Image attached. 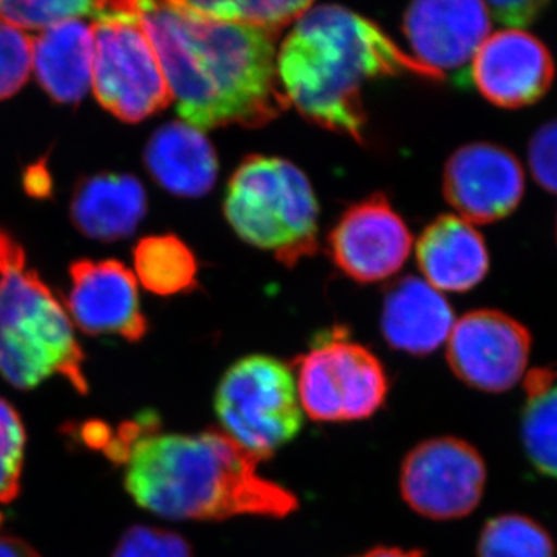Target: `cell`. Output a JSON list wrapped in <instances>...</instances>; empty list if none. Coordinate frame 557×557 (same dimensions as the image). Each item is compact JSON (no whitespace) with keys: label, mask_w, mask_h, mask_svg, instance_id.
Listing matches in <instances>:
<instances>
[{"label":"cell","mask_w":557,"mask_h":557,"mask_svg":"<svg viewBox=\"0 0 557 557\" xmlns=\"http://www.w3.org/2000/svg\"><path fill=\"white\" fill-rule=\"evenodd\" d=\"M357 557H424L423 553L418 549H403V548H375L364 553V555Z\"/></svg>","instance_id":"1f68e13d"},{"label":"cell","mask_w":557,"mask_h":557,"mask_svg":"<svg viewBox=\"0 0 557 557\" xmlns=\"http://www.w3.org/2000/svg\"><path fill=\"white\" fill-rule=\"evenodd\" d=\"M135 271L149 292L172 296L197 285V260L178 237L152 236L139 240L134 249Z\"/></svg>","instance_id":"44dd1931"},{"label":"cell","mask_w":557,"mask_h":557,"mask_svg":"<svg viewBox=\"0 0 557 557\" xmlns=\"http://www.w3.org/2000/svg\"><path fill=\"white\" fill-rule=\"evenodd\" d=\"M67 309L81 332L137 343L148 332L135 274L119 260L83 259L70 265Z\"/></svg>","instance_id":"4fadbf2b"},{"label":"cell","mask_w":557,"mask_h":557,"mask_svg":"<svg viewBox=\"0 0 557 557\" xmlns=\"http://www.w3.org/2000/svg\"><path fill=\"white\" fill-rule=\"evenodd\" d=\"M33 69V39L0 21V101L13 97L27 83Z\"/></svg>","instance_id":"4316f807"},{"label":"cell","mask_w":557,"mask_h":557,"mask_svg":"<svg viewBox=\"0 0 557 557\" xmlns=\"http://www.w3.org/2000/svg\"><path fill=\"white\" fill-rule=\"evenodd\" d=\"M223 209L242 240L273 252L284 265L317 252V196L292 161L247 157L230 180Z\"/></svg>","instance_id":"5b68a950"},{"label":"cell","mask_w":557,"mask_h":557,"mask_svg":"<svg viewBox=\"0 0 557 557\" xmlns=\"http://www.w3.org/2000/svg\"><path fill=\"white\" fill-rule=\"evenodd\" d=\"M282 94L300 115L324 129L362 141V87L376 78L443 75L405 53L379 25L339 5H311L278 50Z\"/></svg>","instance_id":"3957f363"},{"label":"cell","mask_w":557,"mask_h":557,"mask_svg":"<svg viewBox=\"0 0 557 557\" xmlns=\"http://www.w3.org/2000/svg\"><path fill=\"white\" fill-rule=\"evenodd\" d=\"M485 482V461L474 446L456 437H438L410 450L399 486L406 504L418 515L453 520L478 508Z\"/></svg>","instance_id":"9c48e42d"},{"label":"cell","mask_w":557,"mask_h":557,"mask_svg":"<svg viewBox=\"0 0 557 557\" xmlns=\"http://www.w3.org/2000/svg\"><path fill=\"white\" fill-rule=\"evenodd\" d=\"M333 262L359 284L384 281L405 265L412 234L383 194L344 212L329 236Z\"/></svg>","instance_id":"8fae6325"},{"label":"cell","mask_w":557,"mask_h":557,"mask_svg":"<svg viewBox=\"0 0 557 557\" xmlns=\"http://www.w3.org/2000/svg\"><path fill=\"white\" fill-rule=\"evenodd\" d=\"M522 417L523 445L534 467L557 479V383L555 375L534 370L527 381Z\"/></svg>","instance_id":"7402d4cb"},{"label":"cell","mask_w":557,"mask_h":557,"mask_svg":"<svg viewBox=\"0 0 557 557\" xmlns=\"http://www.w3.org/2000/svg\"><path fill=\"white\" fill-rule=\"evenodd\" d=\"M479 557H555L547 531L518 515L491 519L479 541Z\"/></svg>","instance_id":"cb8c5ba5"},{"label":"cell","mask_w":557,"mask_h":557,"mask_svg":"<svg viewBox=\"0 0 557 557\" xmlns=\"http://www.w3.org/2000/svg\"><path fill=\"white\" fill-rule=\"evenodd\" d=\"M84 359L67 310L28 269L20 242L0 228V375L21 391L58 375L86 395Z\"/></svg>","instance_id":"277c9868"},{"label":"cell","mask_w":557,"mask_h":557,"mask_svg":"<svg viewBox=\"0 0 557 557\" xmlns=\"http://www.w3.org/2000/svg\"><path fill=\"white\" fill-rule=\"evenodd\" d=\"M91 33V87L102 108L121 121L139 123L171 104V90L139 20L138 2H109Z\"/></svg>","instance_id":"8992f818"},{"label":"cell","mask_w":557,"mask_h":557,"mask_svg":"<svg viewBox=\"0 0 557 557\" xmlns=\"http://www.w3.org/2000/svg\"><path fill=\"white\" fill-rule=\"evenodd\" d=\"M145 163L160 186L188 199L207 196L219 175L214 146L203 132L178 121L164 124L150 137Z\"/></svg>","instance_id":"ac0fdd59"},{"label":"cell","mask_w":557,"mask_h":557,"mask_svg":"<svg viewBox=\"0 0 557 557\" xmlns=\"http://www.w3.org/2000/svg\"><path fill=\"white\" fill-rule=\"evenodd\" d=\"M531 172L542 188L557 194V120L539 127L528 146Z\"/></svg>","instance_id":"f1b7e54d"},{"label":"cell","mask_w":557,"mask_h":557,"mask_svg":"<svg viewBox=\"0 0 557 557\" xmlns=\"http://www.w3.org/2000/svg\"><path fill=\"white\" fill-rule=\"evenodd\" d=\"M215 412L222 431L259 461L292 442L304 421L292 369L265 355L226 370L215 392Z\"/></svg>","instance_id":"52a82bcc"},{"label":"cell","mask_w":557,"mask_h":557,"mask_svg":"<svg viewBox=\"0 0 557 557\" xmlns=\"http://www.w3.org/2000/svg\"><path fill=\"white\" fill-rule=\"evenodd\" d=\"M0 557H40L32 545L14 536H0Z\"/></svg>","instance_id":"4dcf8cb0"},{"label":"cell","mask_w":557,"mask_h":557,"mask_svg":"<svg viewBox=\"0 0 557 557\" xmlns=\"http://www.w3.org/2000/svg\"><path fill=\"white\" fill-rule=\"evenodd\" d=\"M525 174L509 150L491 143H472L450 156L443 175V194L468 223L508 218L522 201Z\"/></svg>","instance_id":"7c38bea8"},{"label":"cell","mask_w":557,"mask_h":557,"mask_svg":"<svg viewBox=\"0 0 557 557\" xmlns=\"http://www.w3.org/2000/svg\"><path fill=\"white\" fill-rule=\"evenodd\" d=\"M417 262L426 282L443 292H468L485 278L490 255L482 234L458 215H440L417 242Z\"/></svg>","instance_id":"e0dca14e"},{"label":"cell","mask_w":557,"mask_h":557,"mask_svg":"<svg viewBox=\"0 0 557 557\" xmlns=\"http://www.w3.org/2000/svg\"><path fill=\"white\" fill-rule=\"evenodd\" d=\"M491 20L485 3L428 0L408 7L403 32L416 60L443 75L474 60L490 36Z\"/></svg>","instance_id":"9a60e30c"},{"label":"cell","mask_w":557,"mask_h":557,"mask_svg":"<svg viewBox=\"0 0 557 557\" xmlns=\"http://www.w3.org/2000/svg\"><path fill=\"white\" fill-rule=\"evenodd\" d=\"M101 448L126 468L135 504L171 520H226L237 516L287 518L298 498L263 478L259 460L218 429L197 434L159 431L152 412L121 424Z\"/></svg>","instance_id":"6da1fadb"},{"label":"cell","mask_w":557,"mask_h":557,"mask_svg":"<svg viewBox=\"0 0 557 557\" xmlns=\"http://www.w3.org/2000/svg\"><path fill=\"white\" fill-rule=\"evenodd\" d=\"M530 350V332L497 310L465 314L448 338V361L458 379L493 394L509 391L522 380Z\"/></svg>","instance_id":"30bf717a"},{"label":"cell","mask_w":557,"mask_h":557,"mask_svg":"<svg viewBox=\"0 0 557 557\" xmlns=\"http://www.w3.org/2000/svg\"><path fill=\"white\" fill-rule=\"evenodd\" d=\"M138 9L183 123L201 132L258 127L288 108L270 33L203 20L178 2Z\"/></svg>","instance_id":"7a4b0ae2"},{"label":"cell","mask_w":557,"mask_h":557,"mask_svg":"<svg viewBox=\"0 0 557 557\" xmlns=\"http://www.w3.org/2000/svg\"><path fill=\"white\" fill-rule=\"evenodd\" d=\"M112 557H193L189 542L174 531L134 525L121 536Z\"/></svg>","instance_id":"83f0119b"},{"label":"cell","mask_w":557,"mask_h":557,"mask_svg":"<svg viewBox=\"0 0 557 557\" xmlns=\"http://www.w3.org/2000/svg\"><path fill=\"white\" fill-rule=\"evenodd\" d=\"M296 364L300 408L313 421L366 420L386 401L388 380L380 359L336 332Z\"/></svg>","instance_id":"ba28073f"},{"label":"cell","mask_w":557,"mask_h":557,"mask_svg":"<svg viewBox=\"0 0 557 557\" xmlns=\"http://www.w3.org/2000/svg\"><path fill=\"white\" fill-rule=\"evenodd\" d=\"M490 17L500 24L509 25L512 30H520L533 24L541 16L542 10L547 7L545 2L536 0H520V2H487L485 3Z\"/></svg>","instance_id":"f546056e"},{"label":"cell","mask_w":557,"mask_h":557,"mask_svg":"<svg viewBox=\"0 0 557 557\" xmlns=\"http://www.w3.org/2000/svg\"><path fill=\"white\" fill-rule=\"evenodd\" d=\"M183 9L203 20L245 25L276 35L298 21L313 3L285 0H223V2H178Z\"/></svg>","instance_id":"603a6c76"},{"label":"cell","mask_w":557,"mask_h":557,"mask_svg":"<svg viewBox=\"0 0 557 557\" xmlns=\"http://www.w3.org/2000/svg\"><path fill=\"white\" fill-rule=\"evenodd\" d=\"M454 324L448 300L423 278L403 277L388 288L381 329L392 348L417 357L431 354L449 338Z\"/></svg>","instance_id":"2e32d148"},{"label":"cell","mask_w":557,"mask_h":557,"mask_svg":"<svg viewBox=\"0 0 557 557\" xmlns=\"http://www.w3.org/2000/svg\"><path fill=\"white\" fill-rule=\"evenodd\" d=\"M109 2L60 0V2H0V21L16 28H47L62 22L94 17L100 20Z\"/></svg>","instance_id":"d4e9b609"},{"label":"cell","mask_w":557,"mask_h":557,"mask_svg":"<svg viewBox=\"0 0 557 557\" xmlns=\"http://www.w3.org/2000/svg\"><path fill=\"white\" fill-rule=\"evenodd\" d=\"M25 443L27 434L20 413L0 398V505L20 496Z\"/></svg>","instance_id":"484cf974"},{"label":"cell","mask_w":557,"mask_h":557,"mask_svg":"<svg viewBox=\"0 0 557 557\" xmlns=\"http://www.w3.org/2000/svg\"><path fill=\"white\" fill-rule=\"evenodd\" d=\"M33 67L40 87L60 104L83 101L91 87L94 33L76 20L47 28L33 40Z\"/></svg>","instance_id":"ffe728a7"},{"label":"cell","mask_w":557,"mask_h":557,"mask_svg":"<svg viewBox=\"0 0 557 557\" xmlns=\"http://www.w3.org/2000/svg\"><path fill=\"white\" fill-rule=\"evenodd\" d=\"M555 73L547 46L536 36L512 28L487 36L471 65L472 83L502 109L525 108L541 100Z\"/></svg>","instance_id":"5bb4252c"},{"label":"cell","mask_w":557,"mask_h":557,"mask_svg":"<svg viewBox=\"0 0 557 557\" xmlns=\"http://www.w3.org/2000/svg\"><path fill=\"white\" fill-rule=\"evenodd\" d=\"M148 211L141 182L129 174H98L84 178L73 194L70 214L76 228L102 242L129 237Z\"/></svg>","instance_id":"d6986e66"}]
</instances>
